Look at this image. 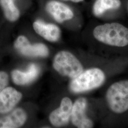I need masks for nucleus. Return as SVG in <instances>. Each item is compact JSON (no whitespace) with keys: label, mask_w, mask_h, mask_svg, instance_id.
<instances>
[{"label":"nucleus","mask_w":128,"mask_h":128,"mask_svg":"<svg viewBox=\"0 0 128 128\" xmlns=\"http://www.w3.org/2000/svg\"><path fill=\"white\" fill-rule=\"evenodd\" d=\"M92 35L96 41L106 46L122 48L128 46V28L117 22L98 25Z\"/></svg>","instance_id":"obj_1"},{"label":"nucleus","mask_w":128,"mask_h":128,"mask_svg":"<svg viewBox=\"0 0 128 128\" xmlns=\"http://www.w3.org/2000/svg\"><path fill=\"white\" fill-rule=\"evenodd\" d=\"M106 100L110 110L115 114H122L128 110V80L112 84L106 93Z\"/></svg>","instance_id":"obj_2"},{"label":"nucleus","mask_w":128,"mask_h":128,"mask_svg":"<svg viewBox=\"0 0 128 128\" xmlns=\"http://www.w3.org/2000/svg\"><path fill=\"white\" fill-rule=\"evenodd\" d=\"M105 79L104 73L100 69H89L73 79L70 88L76 93L87 91L101 86Z\"/></svg>","instance_id":"obj_3"},{"label":"nucleus","mask_w":128,"mask_h":128,"mask_svg":"<svg viewBox=\"0 0 128 128\" xmlns=\"http://www.w3.org/2000/svg\"><path fill=\"white\" fill-rule=\"evenodd\" d=\"M53 67L59 73L72 79L76 78L83 72L82 64L79 60L68 51H62L56 55Z\"/></svg>","instance_id":"obj_4"},{"label":"nucleus","mask_w":128,"mask_h":128,"mask_svg":"<svg viewBox=\"0 0 128 128\" xmlns=\"http://www.w3.org/2000/svg\"><path fill=\"white\" fill-rule=\"evenodd\" d=\"M125 10V2L122 0H94L92 13L97 18H104L117 15Z\"/></svg>","instance_id":"obj_5"},{"label":"nucleus","mask_w":128,"mask_h":128,"mask_svg":"<svg viewBox=\"0 0 128 128\" xmlns=\"http://www.w3.org/2000/svg\"><path fill=\"white\" fill-rule=\"evenodd\" d=\"M14 48L22 54L28 56L46 57L48 55L47 46L42 43L31 44L23 35L18 36L14 43Z\"/></svg>","instance_id":"obj_6"},{"label":"nucleus","mask_w":128,"mask_h":128,"mask_svg":"<svg viewBox=\"0 0 128 128\" xmlns=\"http://www.w3.org/2000/svg\"><path fill=\"white\" fill-rule=\"evenodd\" d=\"M86 98L81 97L75 102L72 107L71 120L74 126L79 128H90L93 127V122L86 114L87 107Z\"/></svg>","instance_id":"obj_7"},{"label":"nucleus","mask_w":128,"mask_h":128,"mask_svg":"<svg viewBox=\"0 0 128 128\" xmlns=\"http://www.w3.org/2000/svg\"><path fill=\"white\" fill-rule=\"evenodd\" d=\"M46 10L58 23H63L73 18L74 13L68 5L61 2L51 0L46 5Z\"/></svg>","instance_id":"obj_8"},{"label":"nucleus","mask_w":128,"mask_h":128,"mask_svg":"<svg viewBox=\"0 0 128 128\" xmlns=\"http://www.w3.org/2000/svg\"><path fill=\"white\" fill-rule=\"evenodd\" d=\"M22 94L14 88L7 86L0 93V114L12 110L22 98Z\"/></svg>","instance_id":"obj_9"},{"label":"nucleus","mask_w":128,"mask_h":128,"mask_svg":"<svg viewBox=\"0 0 128 128\" xmlns=\"http://www.w3.org/2000/svg\"><path fill=\"white\" fill-rule=\"evenodd\" d=\"M73 105L70 98H64L60 107L51 113L50 120L51 124L55 126H61L67 124L71 115Z\"/></svg>","instance_id":"obj_10"},{"label":"nucleus","mask_w":128,"mask_h":128,"mask_svg":"<svg viewBox=\"0 0 128 128\" xmlns=\"http://www.w3.org/2000/svg\"><path fill=\"white\" fill-rule=\"evenodd\" d=\"M33 27L37 34L50 42L58 40L61 36L60 28L54 24L46 23L38 20L34 22Z\"/></svg>","instance_id":"obj_11"},{"label":"nucleus","mask_w":128,"mask_h":128,"mask_svg":"<svg viewBox=\"0 0 128 128\" xmlns=\"http://www.w3.org/2000/svg\"><path fill=\"white\" fill-rule=\"evenodd\" d=\"M27 115L24 110L18 108L9 114L0 118V128H17L22 126L26 121Z\"/></svg>","instance_id":"obj_12"},{"label":"nucleus","mask_w":128,"mask_h":128,"mask_svg":"<svg viewBox=\"0 0 128 128\" xmlns=\"http://www.w3.org/2000/svg\"><path fill=\"white\" fill-rule=\"evenodd\" d=\"M40 73V68L36 64H30L25 72L14 70L11 73L13 82L17 85H25L34 80Z\"/></svg>","instance_id":"obj_13"},{"label":"nucleus","mask_w":128,"mask_h":128,"mask_svg":"<svg viewBox=\"0 0 128 128\" xmlns=\"http://www.w3.org/2000/svg\"><path fill=\"white\" fill-rule=\"evenodd\" d=\"M15 0H0V6L5 17L10 22L17 21L20 17V12L14 3Z\"/></svg>","instance_id":"obj_14"},{"label":"nucleus","mask_w":128,"mask_h":128,"mask_svg":"<svg viewBox=\"0 0 128 128\" xmlns=\"http://www.w3.org/2000/svg\"><path fill=\"white\" fill-rule=\"evenodd\" d=\"M9 82V76L5 71H0V93L7 87Z\"/></svg>","instance_id":"obj_15"},{"label":"nucleus","mask_w":128,"mask_h":128,"mask_svg":"<svg viewBox=\"0 0 128 128\" xmlns=\"http://www.w3.org/2000/svg\"><path fill=\"white\" fill-rule=\"evenodd\" d=\"M63 2H71L73 3H79L82 2L84 0H60Z\"/></svg>","instance_id":"obj_16"},{"label":"nucleus","mask_w":128,"mask_h":128,"mask_svg":"<svg viewBox=\"0 0 128 128\" xmlns=\"http://www.w3.org/2000/svg\"><path fill=\"white\" fill-rule=\"evenodd\" d=\"M125 10L128 16V0H125Z\"/></svg>","instance_id":"obj_17"}]
</instances>
